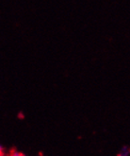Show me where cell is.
<instances>
[{
    "mask_svg": "<svg viewBox=\"0 0 130 156\" xmlns=\"http://www.w3.org/2000/svg\"><path fill=\"white\" fill-rule=\"evenodd\" d=\"M4 153V148L2 147V145H0V154Z\"/></svg>",
    "mask_w": 130,
    "mask_h": 156,
    "instance_id": "3957f363",
    "label": "cell"
},
{
    "mask_svg": "<svg viewBox=\"0 0 130 156\" xmlns=\"http://www.w3.org/2000/svg\"><path fill=\"white\" fill-rule=\"evenodd\" d=\"M0 156H9V155H6V154L2 153V154H0Z\"/></svg>",
    "mask_w": 130,
    "mask_h": 156,
    "instance_id": "277c9868",
    "label": "cell"
},
{
    "mask_svg": "<svg viewBox=\"0 0 130 156\" xmlns=\"http://www.w3.org/2000/svg\"><path fill=\"white\" fill-rule=\"evenodd\" d=\"M119 156H130L128 147H123V149L119 152Z\"/></svg>",
    "mask_w": 130,
    "mask_h": 156,
    "instance_id": "6da1fadb",
    "label": "cell"
},
{
    "mask_svg": "<svg viewBox=\"0 0 130 156\" xmlns=\"http://www.w3.org/2000/svg\"><path fill=\"white\" fill-rule=\"evenodd\" d=\"M10 156H27L26 154H24L23 152H20V151H14L11 153Z\"/></svg>",
    "mask_w": 130,
    "mask_h": 156,
    "instance_id": "7a4b0ae2",
    "label": "cell"
}]
</instances>
